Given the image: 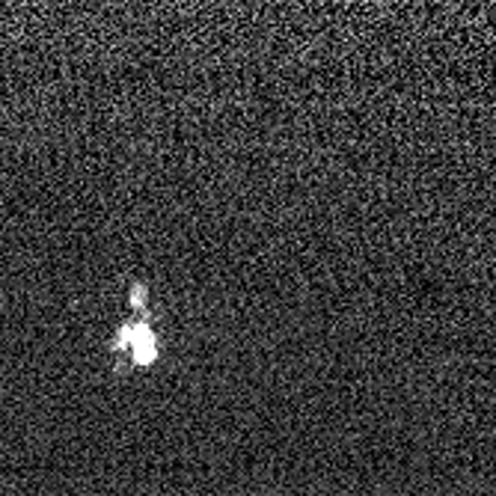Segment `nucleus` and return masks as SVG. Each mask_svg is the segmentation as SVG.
I'll return each instance as SVG.
<instances>
[{
  "label": "nucleus",
  "mask_w": 496,
  "mask_h": 496,
  "mask_svg": "<svg viewBox=\"0 0 496 496\" xmlns=\"http://www.w3.org/2000/svg\"><path fill=\"white\" fill-rule=\"evenodd\" d=\"M128 345L134 348V353H137L140 363H149V360H152V353H155V339H152L149 330H134Z\"/></svg>",
  "instance_id": "obj_1"
}]
</instances>
